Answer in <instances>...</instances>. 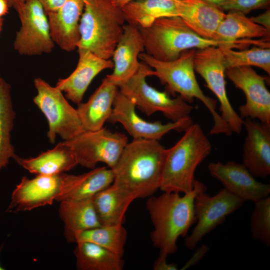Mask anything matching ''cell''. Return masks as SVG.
<instances>
[{
	"instance_id": "52a82bcc",
	"label": "cell",
	"mask_w": 270,
	"mask_h": 270,
	"mask_svg": "<svg viewBox=\"0 0 270 270\" xmlns=\"http://www.w3.org/2000/svg\"><path fill=\"white\" fill-rule=\"evenodd\" d=\"M152 70L140 62L133 76L119 86V90L133 100L136 108L148 116L159 112L172 122L189 116L194 106L180 96L172 98L166 91H159L148 84L146 78L151 76Z\"/></svg>"
},
{
	"instance_id": "f6af8a7d",
	"label": "cell",
	"mask_w": 270,
	"mask_h": 270,
	"mask_svg": "<svg viewBox=\"0 0 270 270\" xmlns=\"http://www.w3.org/2000/svg\"><path fill=\"white\" fill-rule=\"evenodd\" d=\"M2 80V78H1L0 75V82Z\"/></svg>"
},
{
	"instance_id": "7c38bea8",
	"label": "cell",
	"mask_w": 270,
	"mask_h": 270,
	"mask_svg": "<svg viewBox=\"0 0 270 270\" xmlns=\"http://www.w3.org/2000/svg\"><path fill=\"white\" fill-rule=\"evenodd\" d=\"M15 10L21 26L14 42L20 54L32 56L50 52L54 48L48 16L38 0H26Z\"/></svg>"
},
{
	"instance_id": "603a6c76",
	"label": "cell",
	"mask_w": 270,
	"mask_h": 270,
	"mask_svg": "<svg viewBox=\"0 0 270 270\" xmlns=\"http://www.w3.org/2000/svg\"><path fill=\"white\" fill-rule=\"evenodd\" d=\"M14 160L29 172L36 175L62 173L78 164L75 154L66 140L36 157L24 158L17 156Z\"/></svg>"
},
{
	"instance_id": "b9f144b4",
	"label": "cell",
	"mask_w": 270,
	"mask_h": 270,
	"mask_svg": "<svg viewBox=\"0 0 270 270\" xmlns=\"http://www.w3.org/2000/svg\"><path fill=\"white\" fill-rule=\"evenodd\" d=\"M9 7L15 8L18 5L24 2L26 0H6Z\"/></svg>"
},
{
	"instance_id": "4316f807",
	"label": "cell",
	"mask_w": 270,
	"mask_h": 270,
	"mask_svg": "<svg viewBox=\"0 0 270 270\" xmlns=\"http://www.w3.org/2000/svg\"><path fill=\"white\" fill-rule=\"evenodd\" d=\"M128 24L146 28L160 18L178 16L174 0H137L122 8Z\"/></svg>"
},
{
	"instance_id": "8d00e7d4",
	"label": "cell",
	"mask_w": 270,
	"mask_h": 270,
	"mask_svg": "<svg viewBox=\"0 0 270 270\" xmlns=\"http://www.w3.org/2000/svg\"><path fill=\"white\" fill-rule=\"evenodd\" d=\"M42 4L46 15L57 12L66 0H38Z\"/></svg>"
},
{
	"instance_id": "74e56055",
	"label": "cell",
	"mask_w": 270,
	"mask_h": 270,
	"mask_svg": "<svg viewBox=\"0 0 270 270\" xmlns=\"http://www.w3.org/2000/svg\"><path fill=\"white\" fill-rule=\"evenodd\" d=\"M255 23L264 27L270 31V10L268 9L260 15L250 18Z\"/></svg>"
},
{
	"instance_id": "30bf717a",
	"label": "cell",
	"mask_w": 270,
	"mask_h": 270,
	"mask_svg": "<svg viewBox=\"0 0 270 270\" xmlns=\"http://www.w3.org/2000/svg\"><path fill=\"white\" fill-rule=\"evenodd\" d=\"M66 141L75 154L78 164L91 169L100 162L112 169L128 142L124 134L112 132L104 127L94 131H84Z\"/></svg>"
},
{
	"instance_id": "9c48e42d",
	"label": "cell",
	"mask_w": 270,
	"mask_h": 270,
	"mask_svg": "<svg viewBox=\"0 0 270 270\" xmlns=\"http://www.w3.org/2000/svg\"><path fill=\"white\" fill-rule=\"evenodd\" d=\"M34 84L37 94L34 102L48 120L47 136L51 144L54 143L56 134L69 140L86 131L76 109L70 105L61 90L40 78H35Z\"/></svg>"
},
{
	"instance_id": "ee69618b",
	"label": "cell",
	"mask_w": 270,
	"mask_h": 270,
	"mask_svg": "<svg viewBox=\"0 0 270 270\" xmlns=\"http://www.w3.org/2000/svg\"><path fill=\"white\" fill-rule=\"evenodd\" d=\"M4 270V268H3L0 264V270Z\"/></svg>"
},
{
	"instance_id": "cb8c5ba5",
	"label": "cell",
	"mask_w": 270,
	"mask_h": 270,
	"mask_svg": "<svg viewBox=\"0 0 270 270\" xmlns=\"http://www.w3.org/2000/svg\"><path fill=\"white\" fill-rule=\"evenodd\" d=\"M270 31L255 23L251 18L238 11H229L220 22L214 40L260 46V41L254 38H268Z\"/></svg>"
},
{
	"instance_id": "8992f818",
	"label": "cell",
	"mask_w": 270,
	"mask_h": 270,
	"mask_svg": "<svg viewBox=\"0 0 270 270\" xmlns=\"http://www.w3.org/2000/svg\"><path fill=\"white\" fill-rule=\"evenodd\" d=\"M138 27L143 38L145 52L163 62L174 60L189 49L240 46L239 43L204 38L188 28L179 16L158 18L148 28Z\"/></svg>"
},
{
	"instance_id": "5b68a950",
	"label": "cell",
	"mask_w": 270,
	"mask_h": 270,
	"mask_svg": "<svg viewBox=\"0 0 270 270\" xmlns=\"http://www.w3.org/2000/svg\"><path fill=\"white\" fill-rule=\"evenodd\" d=\"M125 22L122 8L111 0H86L79 23L80 38L77 48L110 60L122 34Z\"/></svg>"
},
{
	"instance_id": "e0dca14e",
	"label": "cell",
	"mask_w": 270,
	"mask_h": 270,
	"mask_svg": "<svg viewBox=\"0 0 270 270\" xmlns=\"http://www.w3.org/2000/svg\"><path fill=\"white\" fill-rule=\"evenodd\" d=\"M246 130L242 164L256 178L270 175V126L249 118L244 119Z\"/></svg>"
},
{
	"instance_id": "ba28073f",
	"label": "cell",
	"mask_w": 270,
	"mask_h": 270,
	"mask_svg": "<svg viewBox=\"0 0 270 270\" xmlns=\"http://www.w3.org/2000/svg\"><path fill=\"white\" fill-rule=\"evenodd\" d=\"M84 174L74 175L64 172L37 175L30 179L23 176L13 190L6 212H19L51 204L72 191L82 180Z\"/></svg>"
},
{
	"instance_id": "277c9868",
	"label": "cell",
	"mask_w": 270,
	"mask_h": 270,
	"mask_svg": "<svg viewBox=\"0 0 270 270\" xmlns=\"http://www.w3.org/2000/svg\"><path fill=\"white\" fill-rule=\"evenodd\" d=\"M212 149L200 126L191 124L182 136L166 149L160 189L163 192L183 194L192 191L196 180V169Z\"/></svg>"
},
{
	"instance_id": "836d02e7",
	"label": "cell",
	"mask_w": 270,
	"mask_h": 270,
	"mask_svg": "<svg viewBox=\"0 0 270 270\" xmlns=\"http://www.w3.org/2000/svg\"><path fill=\"white\" fill-rule=\"evenodd\" d=\"M270 0H230L220 7L222 10L238 11L246 14L250 12L268 8Z\"/></svg>"
},
{
	"instance_id": "1f68e13d",
	"label": "cell",
	"mask_w": 270,
	"mask_h": 270,
	"mask_svg": "<svg viewBox=\"0 0 270 270\" xmlns=\"http://www.w3.org/2000/svg\"><path fill=\"white\" fill-rule=\"evenodd\" d=\"M114 180V174L112 169L106 166L94 168L84 173L82 180L78 184L66 194L60 202L92 198L97 193L110 186Z\"/></svg>"
},
{
	"instance_id": "ffe728a7",
	"label": "cell",
	"mask_w": 270,
	"mask_h": 270,
	"mask_svg": "<svg viewBox=\"0 0 270 270\" xmlns=\"http://www.w3.org/2000/svg\"><path fill=\"white\" fill-rule=\"evenodd\" d=\"M86 0H66L56 12L47 15L52 38L66 52L77 48L80 40L79 23Z\"/></svg>"
},
{
	"instance_id": "484cf974",
	"label": "cell",
	"mask_w": 270,
	"mask_h": 270,
	"mask_svg": "<svg viewBox=\"0 0 270 270\" xmlns=\"http://www.w3.org/2000/svg\"><path fill=\"white\" fill-rule=\"evenodd\" d=\"M134 200L113 183L92 198L101 225L122 224L125 214Z\"/></svg>"
},
{
	"instance_id": "44dd1931",
	"label": "cell",
	"mask_w": 270,
	"mask_h": 270,
	"mask_svg": "<svg viewBox=\"0 0 270 270\" xmlns=\"http://www.w3.org/2000/svg\"><path fill=\"white\" fill-rule=\"evenodd\" d=\"M178 16L200 36L214 40L224 10L202 0H174Z\"/></svg>"
},
{
	"instance_id": "d6a6232c",
	"label": "cell",
	"mask_w": 270,
	"mask_h": 270,
	"mask_svg": "<svg viewBox=\"0 0 270 270\" xmlns=\"http://www.w3.org/2000/svg\"><path fill=\"white\" fill-rule=\"evenodd\" d=\"M254 203L250 220L253 238L270 246V197L268 196Z\"/></svg>"
},
{
	"instance_id": "60d3db41",
	"label": "cell",
	"mask_w": 270,
	"mask_h": 270,
	"mask_svg": "<svg viewBox=\"0 0 270 270\" xmlns=\"http://www.w3.org/2000/svg\"><path fill=\"white\" fill-rule=\"evenodd\" d=\"M137 0H111L112 2L116 6L122 8L128 2Z\"/></svg>"
},
{
	"instance_id": "f1b7e54d",
	"label": "cell",
	"mask_w": 270,
	"mask_h": 270,
	"mask_svg": "<svg viewBox=\"0 0 270 270\" xmlns=\"http://www.w3.org/2000/svg\"><path fill=\"white\" fill-rule=\"evenodd\" d=\"M14 118L10 86L2 79L0 82V172L6 166L10 158L14 160L17 156L10 142Z\"/></svg>"
},
{
	"instance_id": "f35d334b",
	"label": "cell",
	"mask_w": 270,
	"mask_h": 270,
	"mask_svg": "<svg viewBox=\"0 0 270 270\" xmlns=\"http://www.w3.org/2000/svg\"><path fill=\"white\" fill-rule=\"evenodd\" d=\"M8 8L9 6L6 0H0V18L8 13Z\"/></svg>"
},
{
	"instance_id": "2e32d148",
	"label": "cell",
	"mask_w": 270,
	"mask_h": 270,
	"mask_svg": "<svg viewBox=\"0 0 270 270\" xmlns=\"http://www.w3.org/2000/svg\"><path fill=\"white\" fill-rule=\"evenodd\" d=\"M208 168L224 188L244 201L255 202L269 196L270 184L256 180L242 164L232 161L210 162Z\"/></svg>"
},
{
	"instance_id": "f546056e",
	"label": "cell",
	"mask_w": 270,
	"mask_h": 270,
	"mask_svg": "<svg viewBox=\"0 0 270 270\" xmlns=\"http://www.w3.org/2000/svg\"><path fill=\"white\" fill-rule=\"evenodd\" d=\"M127 239V231L122 224L101 225L76 234L73 242H92L122 258Z\"/></svg>"
},
{
	"instance_id": "5bb4252c",
	"label": "cell",
	"mask_w": 270,
	"mask_h": 270,
	"mask_svg": "<svg viewBox=\"0 0 270 270\" xmlns=\"http://www.w3.org/2000/svg\"><path fill=\"white\" fill-rule=\"evenodd\" d=\"M136 108L133 100L118 90L114 102L112 112L107 122L120 124L133 138L158 141L172 130L184 132L194 123L190 116L167 124L160 121L148 122L137 114Z\"/></svg>"
},
{
	"instance_id": "4dcf8cb0",
	"label": "cell",
	"mask_w": 270,
	"mask_h": 270,
	"mask_svg": "<svg viewBox=\"0 0 270 270\" xmlns=\"http://www.w3.org/2000/svg\"><path fill=\"white\" fill-rule=\"evenodd\" d=\"M226 69L243 66H256L270 74V49L266 46H254L240 51L228 46H220Z\"/></svg>"
},
{
	"instance_id": "83f0119b",
	"label": "cell",
	"mask_w": 270,
	"mask_h": 270,
	"mask_svg": "<svg viewBox=\"0 0 270 270\" xmlns=\"http://www.w3.org/2000/svg\"><path fill=\"white\" fill-rule=\"evenodd\" d=\"M76 267L79 270H122V258L96 244L81 242L74 250Z\"/></svg>"
},
{
	"instance_id": "e575fe53",
	"label": "cell",
	"mask_w": 270,
	"mask_h": 270,
	"mask_svg": "<svg viewBox=\"0 0 270 270\" xmlns=\"http://www.w3.org/2000/svg\"><path fill=\"white\" fill-rule=\"evenodd\" d=\"M168 254L160 252L158 258L155 260L153 269L154 270H177L178 266L176 264L168 263L166 258Z\"/></svg>"
},
{
	"instance_id": "d590c367",
	"label": "cell",
	"mask_w": 270,
	"mask_h": 270,
	"mask_svg": "<svg viewBox=\"0 0 270 270\" xmlns=\"http://www.w3.org/2000/svg\"><path fill=\"white\" fill-rule=\"evenodd\" d=\"M209 250L208 247L202 244L198 247L192 256L186 263L181 270H186L197 264L204 256Z\"/></svg>"
},
{
	"instance_id": "d4e9b609",
	"label": "cell",
	"mask_w": 270,
	"mask_h": 270,
	"mask_svg": "<svg viewBox=\"0 0 270 270\" xmlns=\"http://www.w3.org/2000/svg\"><path fill=\"white\" fill-rule=\"evenodd\" d=\"M59 215L64 224V236L70 242H73L76 234L101 226L92 198L61 201Z\"/></svg>"
},
{
	"instance_id": "7a4b0ae2",
	"label": "cell",
	"mask_w": 270,
	"mask_h": 270,
	"mask_svg": "<svg viewBox=\"0 0 270 270\" xmlns=\"http://www.w3.org/2000/svg\"><path fill=\"white\" fill-rule=\"evenodd\" d=\"M196 180L193 190L184 194L163 192L158 196H151L146 202L154 229L150 234L153 245L168 255L178 250L177 240L186 236L196 222L194 200L196 194L206 188Z\"/></svg>"
},
{
	"instance_id": "4fadbf2b",
	"label": "cell",
	"mask_w": 270,
	"mask_h": 270,
	"mask_svg": "<svg viewBox=\"0 0 270 270\" xmlns=\"http://www.w3.org/2000/svg\"><path fill=\"white\" fill-rule=\"evenodd\" d=\"M206 187L200 190L194 198L196 224L184 241L186 246L190 250L194 249L206 235L222 223L244 202L224 188L213 196L206 192Z\"/></svg>"
},
{
	"instance_id": "ab89813d",
	"label": "cell",
	"mask_w": 270,
	"mask_h": 270,
	"mask_svg": "<svg viewBox=\"0 0 270 270\" xmlns=\"http://www.w3.org/2000/svg\"><path fill=\"white\" fill-rule=\"evenodd\" d=\"M206 3L220 8V7L230 0H202Z\"/></svg>"
},
{
	"instance_id": "7402d4cb",
	"label": "cell",
	"mask_w": 270,
	"mask_h": 270,
	"mask_svg": "<svg viewBox=\"0 0 270 270\" xmlns=\"http://www.w3.org/2000/svg\"><path fill=\"white\" fill-rule=\"evenodd\" d=\"M118 88L106 77L86 102L78 104L76 110L86 131L104 127L112 112Z\"/></svg>"
},
{
	"instance_id": "ac0fdd59",
	"label": "cell",
	"mask_w": 270,
	"mask_h": 270,
	"mask_svg": "<svg viewBox=\"0 0 270 270\" xmlns=\"http://www.w3.org/2000/svg\"><path fill=\"white\" fill-rule=\"evenodd\" d=\"M144 50V40L138 28L130 24H124L112 56L114 70L106 77L119 88L138 70L140 64L138 60L139 54Z\"/></svg>"
},
{
	"instance_id": "d6986e66",
	"label": "cell",
	"mask_w": 270,
	"mask_h": 270,
	"mask_svg": "<svg viewBox=\"0 0 270 270\" xmlns=\"http://www.w3.org/2000/svg\"><path fill=\"white\" fill-rule=\"evenodd\" d=\"M78 60L76 69L67 78L59 79L56 87L64 92L68 99L78 104L92 80L102 70L113 68L114 63L88 50L78 48Z\"/></svg>"
},
{
	"instance_id": "7bdbcfd3",
	"label": "cell",
	"mask_w": 270,
	"mask_h": 270,
	"mask_svg": "<svg viewBox=\"0 0 270 270\" xmlns=\"http://www.w3.org/2000/svg\"><path fill=\"white\" fill-rule=\"evenodd\" d=\"M2 18H0V32L2 30Z\"/></svg>"
},
{
	"instance_id": "3957f363",
	"label": "cell",
	"mask_w": 270,
	"mask_h": 270,
	"mask_svg": "<svg viewBox=\"0 0 270 270\" xmlns=\"http://www.w3.org/2000/svg\"><path fill=\"white\" fill-rule=\"evenodd\" d=\"M196 49H189L182 52L176 60L169 62L157 60L145 52L139 54L143 63L154 70L151 76L157 77L166 87L167 92L178 93L184 100L191 104L194 98L200 100L211 114L214 125L210 134H225L232 132L216 111V100L206 96L197 81L194 64Z\"/></svg>"
},
{
	"instance_id": "9a60e30c",
	"label": "cell",
	"mask_w": 270,
	"mask_h": 270,
	"mask_svg": "<svg viewBox=\"0 0 270 270\" xmlns=\"http://www.w3.org/2000/svg\"><path fill=\"white\" fill-rule=\"evenodd\" d=\"M225 74L245 94L246 103L239 107L240 118L257 119L270 126V92L266 86L267 78L248 66L226 68Z\"/></svg>"
},
{
	"instance_id": "6da1fadb",
	"label": "cell",
	"mask_w": 270,
	"mask_h": 270,
	"mask_svg": "<svg viewBox=\"0 0 270 270\" xmlns=\"http://www.w3.org/2000/svg\"><path fill=\"white\" fill-rule=\"evenodd\" d=\"M166 152L158 140L133 138L112 169L113 184L135 200L152 196L160 189Z\"/></svg>"
},
{
	"instance_id": "8fae6325",
	"label": "cell",
	"mask_w": 270,
	"mask_h": 270,
	"mask_svg": "<svg viewBox=\"0 0 270 270\" xmlns=\"http://www.w3.org/2000/svg\"><path fill=\"white\" fill-rule=\"evenodd\" d=\"M194 64V70L204 78L206 86L218 100L220 116L223 120L232 133L240 134L244 120L234 110L228 97L224 77L226 68L218 46L196 49Z\"/></svg>"
}]
</instances>
